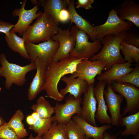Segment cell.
<instances>
[{"instance_id":"cell-35","label":"cell","mask_w":139,"mask_h":139,"mask_svg":"<svg viewBox=\"0 0 139 139\" xmlns=\"http://www.w3.org/2000/svg\"><path fill=\"white\" fill-rule=\"evenodd\" d=\"M14 25L10 23L0 20V32L8 34Z\"/></svg>"},{"instance_id":"cell-27","label":"cell","mask_w":139,"mask_h":139,"mask_svg":"<svg viewBox=\"0 0 139 139\" xmlns=\"http://www.w3.org/2000/svg\"><path fill=\"white\" fill-rule=\"evenodd\" d=\"M53 116L47 118H39L35 120L34 123L29 127V129L37 134V135L42 136L51 127L53 122Z\"/></svg>"},{"instance_id":"cell-11","label":"cell","mask_w":139,"mask_h":139,"mask_svg":"<svg viewBox=\"0 0 139 139\" xmlns=\"http://www.w3.org/2000/svg\"><path fill=\"white\" fill-rule=\"evenodd\" d=\"M106 65L101 60L91 61L83 59L77 65L76 71L70 76L73 78H80L86 81L88 85L94 84L95 77L102 73Z\"/></svg>"},{"instance_id":"cell-26","label":"cell","mask_w":139,"mask_h":139,"mask_svg":"<svg viewBox=\"0 0 139 139\" xmlns=\"http://www.w3.org/2000/svg\"><path fill=\"white\" fill-rule=\"evenodd\" d=\"M31 108L33 112L38 114L39 118H41L50 117L54 113V107L42 96L39 98L36 103L33 105Z\"/></svg>"},{"instance_id":"cell-10","label":"cell","mask_w":139,"mask_h":139,"mask_svg":"<svg viewBox=\"0 0 139 139\" xmlns=\"http://www.w3.org/2000/svg\"><path fill=\"white\" fill-rule=\"evenodd\" d=\"M81 97L75 99L70 94L65 99V102L60 104L57 102L54 107L55 115L53 121L66 124L72 119L75 114L80 115L81 111Z\"/></svg>"},{"instance_id":"cell-47","label":"cell","mask_w":139,"mask_h":139,"mask_svg":"<svg viewBox=\"0 0 139 139\" xmlns=\"http://www.w3.org/2000/svg\"><path fill=\"white\" fill-rule=\"evenodd\" d=\"M0 139H2V138H0Z\"/></svg>"},{"instance_id":"cell-34","label":"cell","mask_w":139,"mask_h":139,"mask_svg":"<svg viewBox=\"0 0 139 139\" xmlns=\"http://www.w3.org/2000/svg\"><path fill=\"white\" fill-rule=\"evenodd\" d=\"M93 0H78L76 3V8H83L86 10L92 8V5L94 2Z\"/></svg>"},{"instance_id":"cell-3","label":"cell","mask_w":139,"mask_h":139,"mask_svg":"<svg viewBox=\"0 0 139 139\" xmlns=\"http://www.w3.org/2000/svg\"><path fill=\"white\" fill-rule=\"evenodd\" d=\"M59 23L45 12L42 13L35 22L30 25L23 34L25 42L34 44L46 41L57 32Z\"/></svg>"},{"instance_id":"cell-32","label":"cell","mask_w":139,"mask_h":139,"mask_svg":"<svg viewBox=\"0 0 139 139\" xmlns=\"http://www.w3.org/2000/svg\"><path fill=\"white\" fill-rule=\"evenodd\" d=\"M0 138L3 139H20L12 128L6 122L0 126Z\"/></svg>"},{"instance_id":"cell-36","label":"cell","mask_w":139,"mask_h":139,"mask_svg":"<svg viewBox=\"0 0 139 139\" xmlns=\"http://www.w3.org/2000/svg\"><path fill=\"white\" fill-rule=\"evenodd\" d=\"M58 19L59 22H63L70 20V14L68 10L65 8L61 10L58 14Z\"/></svg>"},{"instance_id":"cell-28","label":"cell","mask_w":139,"mask_h":139,"mask_svg":"<svg viewBox=\"0 0 139 139\" xmlns=\"http://www.w3.org/2000/svg\"><path fill=\"white\" fill-rule=\"evenodd\" d=\"M65 124L53 121L50 128L42 136V139H67L65 133Z\"/></svg>"},{"instance_id":"cell-30","label":"cell","mask_w":139,"mask_h":139,"mask_svg":"<svg viewBox=\"0 0 139 139\" xmlns=\"http://www.w3.org/2000/svg\"><path fill=\"white\" fill-rule=\"evenodd\" d=\"M65 133L67 139H84L83 131L72 119L66 124Z\"/></svg>"},{"instance_id":"cell-4","label":"cell","mask_w":139,"mask_h":139,"mask_svg":"<svg viewBox=\"0 0 139 139\" xmlns=\"http://www.w3.org/2000/svg\"><path fill=\"white\" fill-rule=\"evenodd\" d=\"M0 62L2 69L0 76L5 78V87L8 90L10 89L13 84L19 86H23L26 81L25 76L27 74L36 68L34 62H31L24 66L10 63L4 53L0 55Z\"/></svg>"},{"instance_id":"cell-40","label":"cell","mask_w":139,"mask_h":139,"mask_svg":"<svg viewBox=\"0 0 139 139\" xmlns=\"http://www.w3.org/2000/svg\"><path fill=\"white\" fill-rule=\"evenodd\" d=\"M31 115L35 120L39 118L38 114L36 112H33Z\"/></svg>"},{"instance_id":"cell-31","label":"cell","mask_w":139,"mask_h":139,"mask_svg":"<svg viewBox=\"0 0 139 139\" xmlns=\"http://www.w3.org/2000/svg\"><path fill=\"white\" fill-rule=\"evenodd\" d=\"M116 81L119 83H127L139 88V65L137 64L133 71L117 79Z\"/></svg>"},{"instance_id":"cell-37","label":"cell","mask_w":139,"mask_h":139,"mask_svg":"<svg viewBox=\"0 0 139 139\" xmlns=\"http://www.w3.org/2000/svg\"><path fill=\"white\" fill-rule=\"evenodd\" d=\"M103 139H123L118 138L115 135H111L105 131L104 134Z\"/></svg>"},{"instance_id":"cell-22","label":"cell","mask_w":139,"mask_h":139,"mask_svg":"<svg viewBox=\"0 0 139 139\" xmlns=\"http://www.w3.org/2000/svg\"><path fill=\"white\" fill-rule=\"evenodd\" d=\"M125 127L121 132L123 136L135 135L139 132V111L124 117H121L119 122V126Z\"/></svg>"},{"instance_id":"cell-19","label":"cell","mask_w":139,"mask_h":139,"mask_svg":"<svg viewBox=\"0 0 139 139\" xmlns=\"http://www.w3.org/2000/svg\"><path fill=\"white\" fill-rule=\"evenodd\" d=\"M66 1L67 10L70 14L71 24L73 23H74L79 29L85 32L92 40L93 41L96 40L93 32L94 27L87 20L83 18L77 13L74 6L75 1Z\"/></svg>"},{"instance_id":"cell-18","label":"cell","mask_w":139,"mask_h":139,"mask_svg":"<svg viewBox=\"0 0 139 139\" xmlns=\"http://www.w3.org/2000/svg\"><path fill=\"white\" fill-rule=\"evenodd\" d=\"M131 62H127L122 63H116L106 71L99 75L97 79L99 81H105L110 84L117 79L132 71L133 69L131 67Z\"/></svg>"},{"instance_id":"cell-2","label":"cell","mask_w":139,"mask_h":139,"mask_svg":"<svg viewBox=\"0 0 139 139\" xmlns=\"http://www.w3.org/2000/svg\"><path fill=\"white\" fill-rule=\"evenodd\" d=\"M127 31L123 32L116 36L109 34L105 36L101 41L103 45L101 50L89 60H99L104 62L106 64V71L114 64L126 62L121 54L120 46L126 37Z\"/></svg>"},{"instance_id":"cell-15","label":"cell","mask_w":139,"mask_h":139,"mask_svg":"<svg viewBox=\"0 0 139 139\" xmlns=\"http://www.w3.org/2000/svg\"><path fill=\"white\" fill-rule=\"evenodd\" d=\"M34 63L36 73L30 84L28 91V97L30 100L34 99L42 90L45 82V73L47 66L44 62L38 57Z\"/></svg>"},{"instance_id":"cell-38","label":"cell","mask_w":139,"mask_h":139,"mask_svg":"<svg viewBox=\"0 0 139 139\" xmlns=\"http://www.w3.org/2000/svg\"><path fill=\"white\" fill-rule=\"evenodd\" d=\"M35 120L32 115H28L26 118V121L27 124L29 126L33 125L34 123Z\"/></svg>"},{"instance_id":"cell-13","label":"cell","mask_w":139,"mask_h":139,"mask_svg":"<svg viewBox=\"0 0 139 139\" xmlns=\"http://www.w3.org/2000/svg\"><path fill=\"white\" fill-rule=\"evenodd\" d=\"M94 84L88 85L84 93L80 115L87 123L93 126H97L95 119V114L97 110V101L94 95L93 89Z\"/></svg>"},{"instance_id":"cell-41","label":"cell","mask_w":139,"mask_h":139,"mask_svg":"<svg viewBox=\"0 0 139 139\" xmlns=\"http://www.w3.org/2000/svg\"><path fill=\"white\" fill-rule=\"evenodd\" d=\"M6 122L4 118L0 116V126L5 124Z\"/></svg>"},{"instance_id":"cell-46","label":"cell","mask_w":139,"mask_h":139,"mask_svg":"<svg viewBox=\"0 0 139 139\" xmlns=\"http://www.w3.org/2000/svg\"><path fill=\"white\" fill-rule=\"evenodd\" d=\"M1 87H0V92L1 91Z\"/></svg>"},{"instance_id":"cell-7","label":"cell","mask_w":139,"mask_h":139,"mask_svg":"<svg viewBox=\"0 0 139 139\" xmlns=\"http://www.w3.org/2000/svg\"><path fill=\"white\" fill-rule=\"evenodd\" d=\"M58 41L50 39L38 44L25 42L26 51L31 62H34L37 57L42 60L47 66L51 61L59 46Z\"/></svg>"},{"instance_id":"cell-25","label":"cell","mask_w":139,"mask_h":139,"mask_svg":"<svg viewBox=\"0 0 139 139\" xmlns=\"http://www.w3.org/2000/svg\"><path fill=\"white\" fill-rule=\"evenodd\" d=\"M24 118V115L22 111L18 109L15 111V114L7 123L20 139L24 138L28 135V133L25 128L24 125L22 122Z\"/></svg>"},{"instance_id":"cell-45","label":"cell","mask_w":139,"mask_h":139,"mask_svg":"<svg viewBox=\"0 0 139 139\" xmlns=\"http://www.w3.org/2000/svg\"><path fill=\"white\" fill-rule=\"evenodd\" d=\"M84 139H93V138H87L86 137H85Z\"/></svg>"},{"instance_id":"cell-43","label":"cell","mask_w":139,"mask_h":139,"mask_svg":"<svg viewBox=\"0 0 139 139\" xmlns=\"http://www.w3.org/2000/svg\"><path fill=\"white\" fill-rule=\"evenodd\" d=\"M134 139H139V133L134 136Z\"/></svg>"},{"instance_id":"cell-16","label":"cell","mask_w":139,"mask_h":139,"mask_svg":"<svg viewBox=\"0 0 139 139\" xmlns=\"http://www.w3.org/2000/svg\"><path fill=\"white\" fill-rule=\"evenodd\" d=\"M106 82L104 81H99L94 87V95L98 103L95 118L101 124H111L110 117L108 114V109L104 98V91Z\"/></svg>"},{"instance_id":"cell-29","label":"cell","mask_w":139,"mask_h":139,"mask_svg":"<svg viewBox=\"0 0 139 139\" xmlns=\"http://www.w3.org/2000/svg\"><path fill=\"white\" fill-rule=\"evenodd\" d=\"M120 49L123 54L125 60L131 63H139V48L126 44L123 40L121 42Z\"/></svg>"},{"instance_id":"cell-1","label":"cell","mask_w":139,"mask_h":139,"mask_svg":"<svg viewBox=\"0 0 139 139\" xmlns=\"http://www.w3.org/2000/svg\"><path fill=\"white\" fill-rule=\"evenodd\" d=\"M83 59H77L70 57L58 61L51 60L47 66L45 73V82L44 90L46 97L57 101L63 100L65 97L62 95L58 89V84L63 76L73 74L76 71L77 66Z\"/></svg>"},{"instance_id":"cell-24","label":"cell","mask_w":139,"mask_h":139,"mask_svg":"<svg viewBox=\"0 0 139 139\" xmlns=\"http://www.w3.org/2000/svg\"><path fill=\"white\" fill-rule=\"evenodd\" d=\"M7 45L12 50L18 53L21 56L30 60V57L26 50L24 39L18 36L11 30L5 37Z\"/></svg>"},{"instance_id":"cell-39","label":"cell","mask_w":139,"mask_h":139,"mask_svg":"<svg viewBox=\"0 0 139 139\" xmlns=\"http://www.w3.org/2000/svg\"><path fill=\"white\" fill-rule=\"evenodd\" d=\"M24 139H43L42 136L37 135L35 137H34L32 134H31L29 137L27 138Z\"/></svg>"},{"instance_id":"cell-12","label":"cell","mask_w":139,"mask_h":139,"mask_svg":"<svg viewBox=\"0 0 139 139\" xmlns=\"http://www.w3.org/2000/svg\"><path fill=\"white\" fill-rule=\"evenodd\" d=\"M27 2V0H23L20 8L15 9L12 13L13 16H18L19 19L11 30L18 33L20 36L22 35L33 20L40 16L42 13L41 11L37 12L39 9V3L31 9H25Z\"/></svg>"},{"instance_id":"cell-6","label":"cell","mask_w":139,"mask_h":139,"mask_svg":"<svg viewBox=\"0 0 139 139\" xmlns=\"http://www.w3.org/2000/svg\"><path fill=\"white\" fill-rule=\"evenodd\" d=\"M70 26L64 30L59 28L57 33L51 38L53 40L58 41L59 44L58 49L52 60L58 61L70 57L74 47L76 34L79 30L75 25L73 26L70 30Z\"/></svg>"},{"instance_id":"cell-23","label":"cell","mask_w":139,"mask_h":139,"mask_svg":"<svg viewBox=\"0 0 139 139\" xmlns=\"http://www.w3.org/2000/svg\"><path fill=\"white\" fill-rule=\"evenodd\" d=\"M44 12L53 18L57 23L59 21L58 15L61 10L67 6L66 0H41L38 2Z\"/></svg>"},{"instance_id":"cell-21","label":"cell","mask_w":139,"mask_h":139,"mask_svg":"<svg viewBox=\"0 0 139 139\" xmlns=\"http://www.w3.org/2000/svg\"><path fill=\"white\" fill-rule=\"evenodd\" d=\"M119 18L121 20H126L139 27V4L132 0H127L121 7L116 10Z\"/></svg>"},{"instance_id":"cell-42","label":"cell","mask_w":139,"mask_h":139,"mask_svg":"<svg viewBox=\"0 0 139 139\" xmlns=\"http://www.w3.org/2000/svg\"><path fill=\"white\" fill-rule=\"evenodd\" d=\"M31 2V3L36 5L39 4L38 2L36 0H31L30 1Z\"/></svg>"},{"instance_id":"cell-17","label":"cell","mask_w":139,"mask_h":139,"mask_svg":"<svg viewBox=\"0 0 139 139\" xmlns=\"http://www.w3.org/2000/svg\"><path fill=\"white\" fill-rule=\"evenodd\" d=\"M61 80L66 84V87L59 92L64 97L69 93L75 99L81 98L85 92L88 85L86 81L79 77L73 78L70 76H65Z\"/></svg>"},{"instance_id":"cell-8","label":"cell","mask_w":139,"mask_h":139,"mask_svg":"<svg viewBox=\"0 0 139 139\" xmlns=\"http://www.w3.org/2000/svg\"><path fill=\"white\" fill-rule=\"evenodd\" d=\"M89 37L85 32L79 29L75 45L70 54V57L89 59L100 50L102 47L101 41L96 40L91 42L89 41Z\"/></svg>"},{"instance_id":"cell-5","label":"cell","mask_w":139,"mask_h":139,"mask_svg":"<svg viewBox=\"0 0 139 139\" xmlns=\"http://www.w3.org/2000/svg\"><path fill=\"white\" fill-rule=\"evenodd\" d=\"M134 24L129 21L121 20L118 16L116 10L111 9L106 22L101 25L94 27V34L96 40L101 41L106 36H116L131 29Z\"/></svg>"},{"instance_id":"cell-14","label":"cell","mask_w":139,"mask_h":139,"mask_svg":"<svg viewBox=\"0 0 139 139\" xmlns=\"http://www.w3.org/2000/svg\"><path fill=\"white\" fill-rule=\"evenodd\" d=\"M104 98L108 110L111 115V124L113 126H119V120L121 117V105L124 97L116 93L110 84H108L107 88L104 90Z\"/></svg>"},{"instance_id":"cell-9","label":"cell","mask_w":139,"mask_h":139,"mask_svg":"<svg viewBox=\"0 0 139 139\" xmlns=\"http://www.w3.org/2000/svg\"><path fill=\"white\" fill-rule=\"evenodd\" d=\"M110 84L113 90L123 96L126 100V105L123 109L122 116L128 113L134 114L139 111V88L127 83H121L113 81Z\"/></svg>"},{"instance_id":"cell-33","label":"cell","mask_w":139,"mask_h":139,"mask_svg":"<svg viewBox=\"0 0 139 139\" xmlns=\"http://www.w3.org/2000/svg\"><path fill=\"white\" fill-rule=\"evenodd\" d=\"M123 41L127 44L139 48V36L136 30L131 29L128 31Z\"/></svg>"},{"instance_id":"cell-44","label":"cell","mask_w":139,"mask_h":139,"mask_svg":"<svg viewBox=\"0 0 139 139\" xmlns=\"http://www.w3.org/2000/svg\"><path fill=\"white\" fill-rule=\"evenodd\" d=\"M2 72V67H0V74H1Z\"/></svg>"},{"instance_id":"cell-20","label":"cell","mask_w":139,"mask_h":139,"mask_svg":"<svg viewBox=\"0 0 139 139\" xmlns=\"http://www.w3.org/2000/svg\"><path fill=\"white\" fill-rule=\"evenodd\" d=\"M72 119L81 127L84 132L85 137L93 139H103L104 132L111 128L109 124H105L98 127L86 122L78 114L74 115Z\"/></svg>"}]
</instances>
